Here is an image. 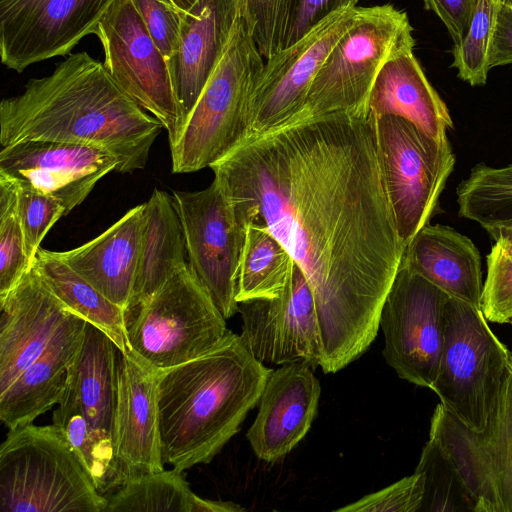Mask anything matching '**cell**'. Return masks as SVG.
Here are the masks:
<instances>
[{
  "label": "cell",
  "instance_id": "6da1fadb",
  "mask_svg": "<svg viewBox=\"0 0 512 512\" xmlns=\"http://www.w3.org/2000/svg\"><path fill=\"white\" fill-rule=\"evenodd\" d=\"M243 225H264L314 294L325 373L377 336L402 261L369 117L336 112L244 139L210 167Z\"/></svg>",
  "mask_w": 512,
  "mask_h": 512
},
{
  "label": "cell",
  "instance_id": "d6a6232c",
  "mask_svg": "<svg viewBox=\"0 0 512 512\" xmlns=\"http://www.w3.org/2000/svg\"><path fill=\"white\" fill-rule=\"evenodd\" d=\"M415 472L422 473L425 491L420 511H473V501L438 443L429 437Z\"/></svg>",
  "mask_w": 512,
  "mask_h": 512
},
{
  "label": "cell",
  "instance_id": "ac0fdd59",
  "mask_svg": "<svg viewBox=\"0 0 512 512\" xmlns=\"http://www.w3.org/2000/svg\"><path fill=\"white\" fill-rule=\"evenodd\" d=\"M157 371L128 349L118 350L114 454L121 485L164 470L157 405Z\"/></svg>",
  "mask_w": 512,
  "mask_h": 512
},
{
  "label": "cell",
  "instance_id": "836d02e7",
  "mask_svg": "<svg viewBox=\"0 0 512 512\" xmlns=\"http://www.w3.org/2000/svg\"><path fill=\"white\" fill-rule=\"evenodd\" d=\"M501 3L502 0H478L464 38L454 45L452 67L471 86L487 82L489 52Z\"/></svg>",
  "mask_w": 512,
  "mask_h": 512
},
{
  "label": "cell",
  "instance_id": "bcb514c9",
  "mask_svg": "<svg viewBox=\"0 0 512 512\" xmlns=\"http://www.w3.org/2000/svg\"><path fill=\"white\" fill-rule=\"evenodd\" d=\"M502 2L512 8V0H502Z\"/></svg>",
  "mask_w": 512,
  "mask_h": 512
},
{
  "label": "cell",
  "instance_id": "5bb4252c",
  "mask_svg": "<svg viewBox=\"0 0 512 512\" xmlns=\"http://www.w3.org/2000/svg\"><path fill=\"white\" fill-rule=\"evenodd\" d=\"M115 0H0V56L7 68L70 54L95 34Z\"/></svg>",
  "mask_w": 512,
  "mask_h": 512
},
{
  "label": "cell",
  "instance_id": "d6986e66",
  "mask_svg": "<svg viewBox=\"0 0 512 512\" xmlns=\"http://www.w3.org/2000/svg\"><path fill=\"white\" fill-rule=\"evenodd\" d=\"M239 17V0H198L183 14L178 42L167 58L179 137L226 52Z\"/></svg>",
  "mask_w": 512,
  "mask_h": 512
},
{
  "label": "cell",
  "instance_id": "8fae6325",
  "mask_svg": "<svg viewBox=\"0 0 512 512\" xmlns=\"http://www.w3.org/2000/svg\"><path fill=\"white\" fill-rule=\"evenodd\" d=\"M449 295L400 264L384 301L379 328L383 356L397 375L431 388L438 371Z\"/></svg>",
  "mask_w": 512,
  "mask_h": 512
},
{
  "label": "cell",
  "instance_id": "f546056e",
  "mask_svg": "<svg viewBox=\"0 0 512 512\" xmlns=\"http://www.w3.org/2000/svg\"><path fill=\"white\" fill-rule=\"evenodd\" d=\"M294 265L291 254L266 226L248 224L237 278V302L279 297Z\"/></svg>",
  "mask_w": 512,
  "mask_h": 512
},
{
  "label": "cell",
  "instance_id": "5b68a950",
  "mask_svg": "<svg viewBox=\"0 0 512 512\" xmlns=\"http://www.w3.org/2000/svg\"><path fill=\"white\" fill-rule=\"evenodd\" d=\"M263 66L240 16L222 60L170 146L174 173L211 167L247 138L251 96Z\"/></svg>",
  "mask_w": 512,
  "mask_h": 512
},
{
  "label": "cell",
  "instance_id": "f1b7e54d",
  "mask_svg": "<svg viewBox=\"0 0 512 512\" xmlns=\"http://www.w3.org/2000/svg\"><path fill=\"white\" fill-rule=\"evenodd\" d=\"M32 264L70 311L106 333L120 351H127L124 309L99 292L54 251L40 247Z\"/></svg>",
  "mask_w": 512,
  "mask_h": 512
},
{
  "label": "cell",
  "instance_id": "74e56055",
  "mask_svg": "<svg viewBox=\"0 0 512 512\" xmlns=\"http://www.w3.org/2000/svg\"><path fill=\"white\" fill-rule=\"evenodd\" d=\"M287 4L288 0H240V16L266 59L281 49Z\"/></svg>",
  "mask_w": 512,
  "mask_h": 512
},
{
  "label": "cell",
  "instance_id": "ffe728a7",
  "mask_svg": "<svg viewBox=\"0 0 512 512\" xmlns=\"http://www.w3.org/2000/svg\"><path fill=\"white\" fill-rule=\"evenodd\" d=\"M0 394L49 345L72 313L52 292L33 264L0 297Z\"/></svg>",
  "mask_w": 512,
  "mask_h": 512
},
{
  "label": "cell",
  "instance_id": "7a4b0ae2",
  "mask_svg": "<svg viewBox=\"0 0 512 512\" xmlns=\"http://www.w3.org/2000/svg\"><path fill=\"white\" fill-rule=\"evenodd\" d=\"M163 128L86 51L70 54L50 75L30 79L21 94L0 103L2 147L27 140L93 146L114 156L121 173L145 167Z\"/></svg>",
  "mask_w": 512,
  "mask_h": 512
},
{
  "label": "cell",
  "instance_id": "e575fe53",
  "mask_svg": "<svg viewBox=\"0 0 512 512\" xmlns=\"http://www.w3.org/2000/svg\"><path fill=\"white\" fill-rule=\"evenodd\" d=\"M17 209L15 182L0 175V297L30 269Z\"/></svg>",
  "mask_w": 512,
  "mask_h": 512
},
{
  "label": "cell",
  "instance_id": "277c9868",
  "mask_svg": "<svg viewBox=\"0 0 512 512\" xmlns=\"http://www.w3.org/2000/svg\"><path fill=\"white\" fill-rule=\"evenodd\" d=\"M101 494L62 429H10L0 446L1 512H105Z\"/></svg>",
  "mask_w": 512,
  "mask_h": 512
},
{
  "label": "cell",
  "instance_id": "4dcf8cb0",
  "mask_svg": "<svg viewBox=\"0 0 512 512\" xmlns=\"http://www.w3.org/2000/svg\"><path fill=\"white\" fill-rule=\"evenodd\" d=\"M458 214L483 229L512 225V164H476L456 188Z\"/></svg>",
  "mask_w": 512,
  "mask_h": 512
},
{
  "label": "cell",
  "instance_id": "e0dca14e",
  "mask_svg": "<svg viewBox=\"0 0 512 512\" xmlns=\"http://www.w3.org/2000/svg\"><path fill=\"white\" fill-rule=\"evenodd\" d=\"M117 166L105 150L67 142L27 140L0 151V175L56 199L65 215Z\"/></svg>",
  "mask_w": 512,
  "mask_h": 512
},
{
  "label": "cell",
  "instance_id": "3957f363",
  "mask_svg": "<svg viewBox=\"0 0 512 512\" xmlns=\"http://www.w3.org/2000/svg\"><path fill=\"white\" fill-rule=\"evenodd\" d=\"M271 372L230 330L210 351L159 371L164 463L184 471L211 462L259 403Z\"/></svg>",
  "mask_w": 512,
  "mask_h": 512
},
{
  "label": "cell",
  "instance_id": "60d3db41",
  "mask_svg": "<svg viewBox=\"0 0 512 512\" xmlns=\"http://www.w3.org/2000/svg\"><path fill=\"white\" fill-rule=\"evenodd\" d=\"M154 42L166 57L178 42L183 14L172 0H130Z\"/></svg>",
  "mask_w": 512,
  "mask_h": 512
},
{
  "label": "cell",
  "instance_id": "9a60e30c",
  "mask_svg": "<svg viewBox=\"0 0 512 512\" xmlns=\"http://www.w3.org/2000/svg\"><path fill=\"white\" fill-rule=\"evenodd\" d=\"M360 10L357 6L333 14L299 41L267 59L251 96L247 137L296 118L314 77Z\"/></svg>",
  "mask_w": 512,
  "mask_h": 512
},
{
  "label": "cell",
  "instance_id": "4316f807",
  "mask_svg": "<svg viewBox=\"0 0 512 512\" xmlns=\"http://www.w3.org/2000/svg\"><path fill=\"white\" fill-rule=\"evenodd\" d=\"M183 227L173 197L154 189L145 202L138 265L129 306L148 300L187 261Z\"/></svg>",
  "mask_w": 512,
  "mask_h": 512
},
{
  "label": "cell",
  "instance_id": "ab89813d",
  "mask_svg": "<svg viewBox=\"0 0 512 512\" xmlns=\"http://www.w3.org/2000/svg\"><path fill=\"white\" fill-rule=\"evenodd\" d=\"M358 1L288 0L281 49L299 41L333 14L357 7Z\"/></svg>",
  "mask_w": 512,
  "mask_h": 512
},
{
  "label": "cell",
  "instance_id": "7dc6e473",
  "mask_svg": "<svg viewBox=\"0 0 512 512\" xmlns=\"http://www.w3.org/2000/svg\"><path fill=\"white\" fill-rule=\"evenodd\" d=\"M240 1V0H239Z\"/></svg>",
  "mask_w": 512,
  "mask_h": 512
},
{
  "label": "cell",
  "instance_id": "30bf717a",
  "mask_svg": "<svg viewBox=\"0 0 512 512\" xmlns=\"http://www.w3.org/2000/svg\"><path fill=\"white\" fill-rule=\"evenodd\" d=\"M429 437L457 471L474 512H512V351L485 429H469L438 404Z\"/></svg>",
  "mask_w": 512,
  "mask_h": 512
},
{
  "label": "cell",
  "instance_id": "603a6c76",
  "mask_svg": "<svg viewBox=\"0 0 512 512\" xmlns=\"http://www.w3.org/2000/svg\"><path fill=\"white\" fill-rule=\"evenodd\" d=\"M118 350L106 333L88 322L82 344L69 367L67 385L74 392L98 449L120 487L114 454Z\"/></svg>",
  "mask_w": 512,
  "mask_h": 512
},
{
  "label": "cell",
  "instance_id": "7c38bea8",
  "mask_svg": "<svg viewBox=\"0 0 512 512\" xmlns=\"http://www.w3.org/2000/svg\"><path fill=\"white\" fill-rule=\"evenodd\" d=\"M188 262L225 319L239 309L237 278L246 226L219 185L200 191H173Z\"/></svg>",
  "mask_w": 512,
  "mask_h": 512
},
{
  "label": "cell",
  "instance_id": "d590c367",
  "mask_svg": "<svg viewBox=\"0 0 512 512\" xmlns=\"http://www.w3.org/2000/svg\"><path fill=\"white\" fill-rule=\"evenodd\" d=\"M15 185L25 250L29 260L33 262L43 238L54 223L65 216V210L56 199L28 186L16 182Z\"/></svg>",
  "mask_w": 512,
  "mask_h": 512
},
{
  "label": "cell",
  "instance_id": "f6af8a7d",
  "mask_svg": "<svg viewBox=\"0 0 512 512\" xmlns=\"http://www.w3.org/2000/svg\"><path fill=\"white\" fill-rule=\"evenodd\" d=\"M175 6L182 12L185 13L188 10L191 9V7L198 1V0H172Z\"/></svg>",
  "mask_w": 512,
  "mask_h": 512
},
{
  "label": "cell",
  "instance_id": "cb8c5ba5",
  "mask_svg": "<svg viewBox=\"0 0 512 512\" xmlns=\"http://www.w3.org/2000/svg\"><path fill=\"white\" fill-rule=\"evenodd\" d=\"M145 203L127 211L91 241L54 254L116 305L126 310L138 265Z\"/></svg>",
  "mask_w": 512,
  "mask_h": 512
},
{
  "label": "cell",
  "instance_id": "8992f818",
  "mask_svg": "<svg viewBox=\"0 0 512 512\" xmlns=\"http://www.w3.org/2000/svg\"><path fill=\"white\" fill-rule=\"evenodd\" d=\"M412 31L406 12L392 4L361 7L356 21L323 62L302 110L291 122L336 112L368 117L370 93L380 70L393 57L413 51Z\"/></svg>",
  "mask_w": 512,
  "mask_h": 512
},
{
  "label": "cell",
  "instance_id": "f35d334b",
  "mask_svg": "<svg viewBox=\"0 0 512 512\" xmlns=\"http://www.w3.org/2000/svg\"><path fill=\"white\" fill-rule=\"evenodd\" d=\"M425 491L422 473L404 477L392 485L368 494L356 502L338 508L337 512H417Z\"/></svg>",
  "mask_w": 512,
  "mask_h": 512
},
{
  "label": "cell",
  "instance_id": "7402d4cb",
  "mask_svg": "<svg viewBox=\"0 0 512 512\" xmlns=\"http://www.w3.org/2000/svg\"><path fill=\"white\" fill-rule=\"evenodd\" d=\"M87 321L72 312L43 351L0 394V419L10 430L33 421L58 404L68 379L69 367L77 354Z\"/></svg>",
  "mask_w": 512,
  "mask_h": 512
},
{
  "label": "cell",
  "instance_id": "8d00e7d4",
  "mask_svg": "<svg viewBox=\"0 0 512 512\" xmlns=\"http://www.w3.org/2000/svg\"><path fill=\"white\" fill-rule=\"evenodd\" d=\"M481 310L489 322L512 324V258L494 244L486 257Z\"/></svg>",
  "mask_w": 512,
  "mask_h": 512
},
{
  "label": "cell",
  "instance_id": "d4e9b609",
  "mask_svg": "<svg viewBox=\"0 0 512 512\" xmlns=\"http://www.w3.org/2000/svg\"><path fill=\"white\" fill-rule=\"evenodd\" d=\"M401 264L449 296L481 308L484 282L479 251L454 228L427 223L406 246Z\"/></svg>",
  "mask_w": 512,
  "mask_h": 512
},
{
  "label": "cell",
  "instance_id": "4fadbf2b",
  "mask_svg": "<svg viewBox=\"0 0 512 512\" xmlns=\"http://www.w3.org/2000/svg\"><path fill=\"white\" fill-rule=\"evenodd\" d=\"M95 35L102 45L104 66L118 86L150 112L168 132L169 144L179 138V114L167 59L151 37L130 0H115Z\"/></svg>",
  "mask_w": 512,
  "mask_h": 512
},
{
  "label": "cell",
  "instance_id": "2e32d148",
  "mask_svg": "<svg viewBox=\"0 0 512 512\" xmlns=\"http://www.w3.org/2000/svg\"><path fill=\"white\" fill-rule=\"evenodd\" d=\"M238 312L242 319L240 337L261 363L321 367L323 351L315 298L296 264L279 297L240 302Z\"/></svg>",
  "mask_w": 512,
  "mask_h": 512
},
{
  "label": "cell",
  "instance_id": "ee69618b",
  "mask_svg": "<svg viewBox=\"0 0 512 512\" xmlns=\"http://www.w3.org/2000/svg\"><path fill=\"white\" fill-rule=\"evenodd\" d=\"M495 241L497 248L507 257L512 258V225L486 230Z\"/></svg>",
  "mask_w": 512,
  "mask_h": 512
},
{
  "label": "cell",
  "instance_id": "b9f144b4",
  "mask_svg": "<svg viewBox=\"0 0 512 512\" xmlns=\"http://www.w3.org/2000/svg\"><path fill=\"white\" fill-rule=\"evenodd\" d=\"M425 9L434 12L445 25L454 45L464 38L478 0H422Z\"/></svg>",
  "mask_w": 512,
  "mask_h": 512
},
{
  "label": "cell",
  "instance_id": "52a82bcc",
  "mask_svg": "<svg viewBox=\"0 0 512 512\" xmlns=\"http://www.w3.org/2000/svg\"><path fill=\"white\" fill-rule=\"evenodd\" d=\"M225 320L188 262L148 300L125 310L127 349L159 372L214 348L228 332Z\"/></svg>",
  "mask_w": 512,
  "mask_h": 512
},
{
  "label": "cell",
  "instance_id": "9c48e42d",
  "mask_svg": "<svg viewBox=\"0 0 512 512\" xmlns=\"http://www.w3.org/2000/svg\"><path fill=\"white\" fill-rule=\"evenodd\" d=\"M368 117L384 189L406 248L437 210L455 155L448 137L436 140L402 117Z\"/></svg>",
  "mask_w": 512,
  "mask_h": 512
},
{
  "label": "cell",
  "instance_id": "44dd1931",
  "mask_svg": "<svg viewBox=\"0 0 512 512\" xmlns=\"http://www.w3.org/2000/svg\"><path fill=\"white\" fill-rule=\"evenodd\" d=\"M320 394L319 381L309 366L292 363L272 370L246 434L255 455L269 463L284 458L309 431Z\"/></svg>",
  "mask_w": 512,
  "mask_h": 512
},
{
  "label": "cell",
  "instance_id": "83f0119b",
  "mask_svg": "<svg viewBox=\"0 0 512 512\" xmlns=\"http://www.w3.org/2000/svg\"><path fill=\"white\" fill-rule=\"evenodd\" d=\"M107 497L105 512H243L230 501H215L197 496L183 471L175 468L133 478Z\"/></svg>",
  "mask_w": 512,
  "mask_h": 512
},
{
  "label": "cell",
  "instance_id": "484cf974",
  "mask_svg": "<svg viewBox=\"0 0 512 512\" xmlns=\"http://www.w3.org/2000/svg\"><path fill=\"white\" fill-rule=\"evenodd\" d=\"M368 116L393 115L413 123L436 140L453 129L448 107L427 79L413 51L388 60L372 87Z\"/></svg>",
  "mask_w": 512,
  "mask_h": 512
},
{
  "label": "cell",
  "instance_id": "1f68e13d",
  "mask_svg": "<svg viewBox=\"0 0 512 512\" xmlns=\"http://www.w3.org/2000/svg\"><path fill=\"white\" fill-rule=\"evenodd\" d=\"M57 405L58 408L53 411V423L62 429L97 490L108 496L119 487L118 482L102 457L79 402L68 385Z\"/></svg>",
  "mask_w": 512,
  "mask_h": 512
},
{
  "label": "cell",
  "instance_id": "7bdbcfd3",
  "mask_svg": "<svg viewBox=\"0 0 512 512\" xmlns=\"http://www.w3.org/2000/svg\"><path fill=\"white\" fill-rule=\"evenodd\" d=\"M512 64V8L500 5L489 52V67Z\"/></svg>",
  "mask_w": 512,
  "mask_h": 512
},
{
  "label": "cell",
  "instance_id": "ba28073f",
  "mask_svg": "<svg viewBox=\"0 0 512 512\" xmlns=\"http://www.w3.org/2000/svg\"><path fill=\"white\" fill-rule=\"evenodd\" d=\"M509 355L481 308L449 296L441 358L430 389L455 419L480 432L496 407Z\"/></svg>",
  "mask_w": 512,
  "mask_h": 512
}]
</instances>
